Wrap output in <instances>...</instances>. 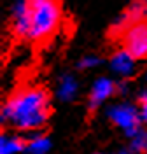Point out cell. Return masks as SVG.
Listing matches in <instances>:
<instances>
[{"label":"cell","instance_id":"obj_1","mask_svg":"<svg viewBox=\"0 0 147 154\" xmlns=\"http://www.w3.org/2000/svg\"><path fill=\"white\" fill-rule=\"evenodd\" d=\"M51 98L44 88L32 86L14 91L2 107V121L20 131H37L47 123Z\"/></svg>","mask_w":147,"mask_h":154},{"label":"cell","instance_id":"obj_2","mask_svg":"<svg viewBox=\"0 0 147 154\" xmlns=\"http://www.w3.org/2000/svg\"><path fill=\"white\" fill-rule=\"evenodd\" d=\"M30 12V40L42 42L51 38L61 23L60 0H26Z\"/></svg>","mask_w":147,"mask_h":154},{"label":"cell","instance_id":"obj_3","mask_svg":"<svg viewBox=\"0 0 147 154\" xmlns=\"http://www.w3.org/2000/svg\"><path fill=\"white\" fill-rule=\"evenodd\" d=\"M107 117L114 126H118L123 133L133 138L142 131V117L140 110L131 103H116L107 109Z\"/></svg>","mask_w":147,"mask_h":154},{"label":"cell","instance_id":"obj_4","mask_svg":"<svg viewBox=\"0 0 147 154\" xmlns=\"http://www.w3.org/2000/svg\"><path fill=\"white\" fill-rule=\"evenodd\" d=\"M123 49L130 53L135 60L147 58V18L135 23L126 33L121 37Z\"/></svg>","mask_w":147,"mask_h":154},{"label":"cell","instance_id":"obj_5","mask_svg":"<svg viewBox=\"0 0 147 154\" xmlns=\"http://www.w3.org/2000/svg\"><path fill=\"white\" fill-rule=\"evenodd\" d=\"M145 18H147V0H135L114 21V25L110 28V33H114L116 37H123L135 23H138V21H142Z\"/></svg>","mask_w":147,"mask_h":154},{"label":"cell","instance_id":"obj_6","mask_svg":"<svg viewBox=\"0 0 147 154\" xmlns=\"http://www.w3.org/2000/svg\"><path fill=\"white\" fill-rule=\"evenodd\" d=\"M116 91H118V84L112 79H109V77H98L96 81H95V84L91 86V91H89V98H88L89 110L98 109L103 102H107Z\"/></svg>","mask_w":147,"mask_h":154},{"label":"cell","instance_id":"obj_7","mask_svg":"<svg viewBox=\"0 0 147 154\" xmlns=\"http://www.w3.org/2000/svg\"><path fill=\"white\" fill-rule=\"evenodd\" d=\"M11 26L18 37L28 38L30 35V12L26 0H16L12 5V16H11Z\"/></svg>","mask_w":147,"mask_h":154},{"label":"cell","instance_id":"obj_8","mask_svg":"<svg viewBox=\"0 0 147 154\" xmlns=\"http://www.w3.org/2000/svg\"><path fill=\"white\" fill-rule=\"evenodd\" d=\"M135 61L137 60L130 53H126L124 49H119L110 58V68L121 77H130L135 74Z\"/></svg>","mask_w":147,"mask_h":154},{"label":"cell","instance_id":"obj_9","mask_svg":"<svg viewBox=\"0 0 147 154\" xmlns=\"http://www.w3.org/2000/svg\"><path fill=\"white\" fill-rule=\"evenodd\" d=\"M77 91H79V84L75 81V77L72 74H65L61 75L58 82V88H56V96L58 100L61 102H72L75 96H77Z\"/></svg>","mask_w":147,"mask_h":154},{"label":"cell","instance_id":"obj_10","mask_svg":"<svg viewBox=\"0 0 147 154\" xmlns=\"http://www.w3.org/2000/svg\"><path fill=\"white\" fill-rule=\"evenodd\" d=\"M23 149H26V144L20 137L2 135V138H0V154H18Z\"/></svg>","mask_w":147,"mask_h":154},{"label":"cell","instance_id":"obj_11","mask_svg":"<svg viewBox=\"0 0 147 154\" xmlns=\"http://www.w3.org/2000/svg\"><path fill=\"white\" fill-rule=\"evenodd\" d=\"M51 149V140L46 135H32L26 142V151L30 154H46Z\"/></svg>","mask_w":147,"mask_h":154},{"label":"cell","instance_id":"obj_12","mask_svg":"<svg viewBox=\"0 0 147 154\" xmlns=\"http://www.w3.org/2000/svg\"><path fill=\"white\" fill-rule=\"evenodd\" d=\"M147 147V133L142 130L138 135H135L133 138H130V149L133 152H145Z\"/></svg>","mask_w":147,"mask_h":154},{"label":"cell","instance_id":"obj_13","mask_svg":"<svg viewBox=\"0 0 147 154\" xmlns=\"http://www.w3.org/2000/svg\"><path fill=\"white\" fill-rule=\"evenodd\" d=\"M102 58L96 56V54H86V56H82L81 60H79L77 63V68L79 70H84V68H95L98 67V65H102Z\"/></svg>","mask_w":147,"mask_h":154},{"label":"cell","instance_id":"obj_14","mask_svg":"<svg viewBox=\"0 0 147 154\" xmlns=\"http://www.w3.org/2000/svg\"><path fill=\"white\" fill-rule=\"evenodd\" d=\"M140 117H142V121L147 125V103H142L140 105Z\"/></svg>","mask_w":147,"mask_h":154},{"label":"cell","instance_id":"obj_15","mask_svg":"<svg viewBox=\"0 0 147 154\" xmlns=\"http://www.w3.org/2000/svg\"><path fill=\"white\" fill-rule=\"evenodd\" d=\"M138 103H140V105H142V103H147V91L140 93V96H138Z\"/></svg>","mask_w":147,"mask_h":154},{"label":"cell","instance_id":"obj_16","mask_svg":"<svg viewBox=\"0 0 147 154\" xmlns=\"http://www.w3.org/2000/svg\"><path fill=\"white\" fill-rule=\"evenodd\" d=\"M145 154H147V147H145Z\"/></svg>","mask_w":147,"mask_h":154},{"label":"cell","instance_id":"obj_17","mask_svg":"<svg viewBox=\"0 0 147 154\" xmlns=\"http://www.w3.org/2000/svg\"><path fill=\"white\" fill-rule=\"evenodd\" d=\"M119 154H124V152H119Z\"/></svg>","mask_w":147,"mask_h":154}]
</instances>
